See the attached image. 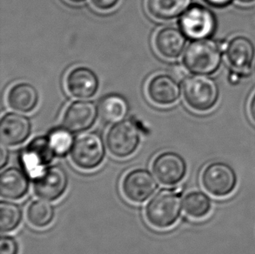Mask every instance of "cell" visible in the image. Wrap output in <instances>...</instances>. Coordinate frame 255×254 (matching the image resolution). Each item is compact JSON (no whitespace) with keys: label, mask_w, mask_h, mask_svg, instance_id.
Segmentation results:
<instances>
[{"label":"cell","mask_w":255,"mask_h":254,"mask_svg":"<svg viewBox=\"0 0 255 254\" xmlns=\"http://www.w3.org/2000/svg\"><path fill=\"white\" fill-rule=\"evenodd\" d=\"M182 206L179 189L159 190L145 206V220L156 229H167L174 226L179 220Z\"/></svg>","instance_id":"1"},{"label":"cell","mask_w":255,"mask_h":254,"mask_svg":"<svg viewBox=\"0 0 255 254\" xmlns=\"http://www.w3.org/2000/svg\"><path fill=\"white\" fill-rule=\"evenodd\" d=\"M221 61L222 46L208 38L191 42L183 55L186 68L194 74H213L220 68Z\"/></svg>","instance_id":"2"},{"label":"cell","mask_w":255,"mask_h":254,"mask_svg":"<svg viewBox=\"0 0 255 254\" xmlns=\"http://www.w3.org/2000/svg\"><path fill=\"white\" fill-rule=\"evenodd\" d=\"M182 93L188 107L197 112H208L219 100V87L213 78L204 74L187 77L183 83Z\"/></svg>","instance_id":"3"},{"label":"cell","mask_w":255,"mask_h":254,"mask_svg":"<svg viewBox=\"0 0 255 254\" xmlns=\"http://www.w3.org/2000/svg\"><path fill=\"white\" fill-rule=\"evenodd\" d=\"M70 156L78 168L92 171L98 168L106 157V146L102 137L93 131L84 132L73 142Z\"/></svg>","instance_id":"4"},{"label":"cell","mask_w":255,"mask_h":254,"mask_svg":"<svg viewBox=\"0 0 255 254\" xmlns=\"http://www.w3.org/2000/svg\"><path fill=\"white\" fill-rule=\"evenodd\" d=\"M200 182L211 195L225 198L235 192L238 178L230 165L222 162H212L201 172Z\"/></svg>","instance_id":"5"},{"label":"cell","mask_w":255,"mask_h":254,"mask_svg":"<svg viewBox=\"0 0 255 254\" xmlns=\"http://www.w3.org/2000/svg\"><path fill=\"white\" fill-rule=\"evenodd\" d=\"M106 142L111 154L114 157L128 158L138 149L140 132L132 121H121L112 126L107 132Z\"/></svg>","instance_id":"6"},{"label":"cell","mask_w":255,"mask_h":254,"mask_svg":"<svg viewBox=\"0 0 255 254\" xmlns=\"http://www.w3.org/2000/svg\"><path fill=\"white\" fill-rule=\"evenodd\" d=\"M181 31L186 37L196 39L208 38L217 27V19L212 10L200 4H193L181 15L179 19Z\"/></svg>","instance_id":"7"},{"label":"cell","mask_w":255,"mask_h":254,"mask_svg":"<svg viewBox=\"0 0 255 254\" xmlns=\"http://www.w3.org/2000/svg\"><path fill=\"white\" fill-rule=\"evenodd\" d=\"M33 191L37 197L48 201L61 199L69 186V176L61 165H49L33 178Z\"/></svg>","instance_id":"8"},{"label":"cell","mask_w":255,"mask_h":254,"mask_svg":"<svg viewBox=\"0 0 255 254\" xmlns=\"http://www.w3.org/2000/svg\"><path fill=\"white\" fill-rule=\"evenodd\" d=\"M158 183L148 170L132 169L124 176L121 182V191L130 202L143 203L156 192Z\"/></svg>","instance_id":"9"},{"label":"cell","mask_w":255,"mask_h":254,"mask_svg":"<svg viewBox=\"0 0 255 254\" xmlns=\"http://www.w3.org/2000/svg\"><path fill=\"white\" fill-rule=\"evenodd\" d=\"M152 169L158 181L168 186L181 182L187 172L186 160L174 151H164L157 155L152 161Z\"/></svg>","instance_id":"10"},{"label":"cell","mask_w":255,"mask_h":254,"mask_svg":"<svg viewBox=\"0 0 255 254\" xmlns=\"http://www.w3.org/2000/svg\"><path fill=\"white\" fill-rule=\"evenodd\" d=\"M57 156L48 137H35L22 154V160L28 175L35 178L52 163Z\"/></svg>","instance_id":"11"},{"label":"cell","mask_w":255,"mask_h":254,"mask_svg":"<svg viewBox=\"0 0 255 254\" xmlns=\"http://www.w3.org/2000/svg\"><path fill=\"white\" fill-rule=\"evenodd\" d=\"M99 116L96 105L89 100H77L68 106L63 115V127L72 132L88 130Z\"/></svg>","instance_id":"12"},{"label":"cell","mask_w":255,"mask_h":254,"mask_svg":"<svg viewBox=\"0 0 255 254\" xmlns=\"http://www.w3.org/2000/svg\"><path fill=\"white\" fill-rule=\"evenodd\" d=\"M31 132V121L26 116L8 113L0 121V139L7 146L23 144Z\"/></svg>","instance_id":"13"},{"label":"cell","mask_w":255,"mask_h":254,"mask_svg":"<svg viewBox=\"0 0 255 254\" xmlns=\"http://www.w3.org/2000/svg\"><path fill=\"white\" fill-rule=\"evenodd\" d=\"M146 93L152 103L171 106L179 100L181 89L177 79L167 74H158L149 80Z\"/></svg>","instance_id":"14"},{"label":"cell","mask_w":255,"mask_h":254,"mask_svg":"<svg viewBox=\"0 0 255 254\" xmlns=\"http://www.w3.org/2000/svg\"><path fill=\"white\" fill-rule=\"evenodd\" d=\"M66 86L72 96L86 100L96 94L99 89V79L93 70L85 66H78L68 72Z\"/></svg>","instance_id":"15"},{"label":"cell","mask_w":255,"mask_h":254,"mask_svg":"<svg viewBox=\"0 0 255 254\" xmlns=\"http://www.w3.org/2000/svg\"><path fill=\"white\" fill-rule=\"evenodd\" d=\"M30 187L27 173L24 170L10 166L0 174V194L4 199L19 200L26 195Z\"/></svg>","instance_id":"16"},{"label":"cell","mask_w":255,"mask_h":254,"mask_svg":"<svg viewBox=\"0 0 255 254\" xmlns=\"http://www.w3.org/2000/svg\"><path fill=\"white\" fill-rule=\"evenodd\" d=\"M153 42L159 55L166 59H177L186 46V35L177 28L166 26L157 31Z\"/></svg>","instance_id":"17"},{"label":"cell","mask_w":255,"mask_h":254,"mask_svg":"<svg viewBox=\"0 0 255 254\" xmlns=\"http://www.w3.org/2000/svg\"><path fill=\"white\" fill-rule=\"evenodd\" d=\"M229 65L238 72H249L255 59V48L249 38L238 36L233 38L226 47Z\"/></svg>","instance_id":"18"},{"label":"cell","mask_w":255,"mask_h":254,"mask_svg":"<svg viewBox=\"0 0 255 254\" xmlns=\"http://www.w3.org/2000/svg\"><path fill=\"white\" fill-rule=\"evenodd\" d=\"M6 100L12 110L18 113H31L38 105V91L29 83H17L8 91Z\"/></svg>","instance_id":"19"},{"label":"cell","mask_w":255,"mask_h":254,"mask_svg":"<svg viewBox=\"0 0 255 254\" xmlns=\"http://www.w3.org/2000/svg\"><path fill=\"white\" fill-rule=\"evenodd\" d=\"M98 109L99 117L104 123L114 125L125 121L129 112V105L124 97L110 94L100 100Z\"/></svg>","instance_id":"20"},{"label":"cell","mask_w":255,"mask_h":254,"mask_svg":"<svg viewBox=\"0 0 255 254\" xmlns=\"http://www.w3.org/2000/svg\"><path fill=\"white\" fill-rule=\"evenodd\" d=\"M192 3V0H146L149 14L159 20H169L181 16Z\"/></svg>","instance_id":"21"},{"label":"cell","mask_w":255,"mask_h":254,"mask_svg":"<svg viewBox=\"0 0 255 254\" xmlns=\"http://www.w3.org/2000/svg\"><path fill=\"white\" fill-rule=\"evenodd\" d=\"M26 218L31 226L38 229L49 227L55 218V207L45 199L32 200L26 210Z\"/></svg>","instance_id":"22"},{"label":"cell","mask_w":255,"mask_h":254,"mask_svg":"<svg viewBox=\"0 0 255 254\" xmlns=\"http://www.w3.org/2000/svg\"><path fill=\"white\" fill-rule=\"evenodd\" d=\"M212 203L204 192L193 191L187 193L183 199V210L187 216L194 220L204 219L210 213Z\"/></svg>","instance_id":"23"},{"label":"cell","mask_w":255,"mask_h":254,"mask_svg":"<svg viewBox=\"0 0 255 254\" xmlns=\"http://www.w3.org/2000/svg\"><path fill=\"white\" fill-rule=\"evenodd\" d=\"M22 220L23 211L18 204L7 200L0 202V230L3 234L16 230Z\"/></svg>","instance_id":"24"},{"label":"cell","mask_w":255,"mask_h":254,"mask_svg":"<svg viewBox=\"0 0 255 254\" xmlns=\"http://www.w3.org/2000/svg\"><path fill=\"white\" fill-rule=\"evenodd\" d=\"M72 131L63 128H58L52 130L48 137L56 155L64 156L71 151L73 147V139Z\"/></svg>","instance_id":"25"},{"label":"cell","mask_w":255,"mask_h":254,"mask_svg":"<svg viewBox=\"0 0 255 254\" xmlns=\"http://www.w3.org/2000/svg\"><path fill=\"white\" fill-rule=\"evenodd\" d=\"M0 254H19L17 240L10 235H3L0 241Z\"/></svg>","instance_id":"26"},{"label":"cell","mask_w":255,"mask_h":254,"mask_svg":"<svg viewBox=\"0 0 255 254\" xmlns=\"http://www.w3.org/2000/svg\"><path fill=\"white\" fill-rule=\"evenodd\" d=\"M120 0H91L93 6L100 10H107L113 9L117 5Z\"/></svg>","instance_id":"27"},{"label":"cell","mask_w":255,"mask_h":254,"mask_svg":"<svg viewBox=\"0 0 255 254\" xmlns=\"http://www.w3.org/2000/svg\"><path fill=\"white\" fill-rule=\"evenodd\" d=\"M9 158H10V153L7 150L6 145L1 144V146H0V168L3 169L5 167V165L9 161Z\"/></svg>","instance_id":"28"},{"label":"cell","mask_w":255,"mask_h":254,"mask_svg":"<svg viewBox=\"0 0 255 254\" xmlns=\"http://www.w3.org/2000/svg\"><path fill=\"white\" fill-rule=\"evenodd\" d=\"M172 77L176 79H186V70L181 65H175L172 68Z\"/></svg>","instance_id":"29"},{"label":"cell","mask_w":255,"mask_h":254,"mask_svg":"<svg viewBox=\"0 0 255 254\" xmlns=\"http://www.w3.org/2000/svg\"><path fill=\"white\" fill-rule=\"evenodd\" d=\"M211 6L216 7V8H223L228 6L232 3L233 0H205Z\"/></svg>","instance_id":"30"},{"label":"cell","mask_w":255,"mask_h":254,"mask_svg":"<svg viewBox=\"0 0 255 254\" xmlns=\"http://www.w3.org/2000/svg\"><path fill=\"white\" fill-rule=\"evenodd\" d=\"M249 112L250 115L252 118L253 121L255 123V93L253 96L252 100L250 101V106H249Z\"/></svg>","instance_id":"31"},{"label":"cell","mask_w":255,"mask_h":254,"mask_svg":"<svg viewBox=\"0 0 255 254\" xmlns=\"http://www.w3.org/2000/svg\"><path fill=\"white\" fill-rule=\"evenodd\" d=\"M239 2L243 3H250L255 2V0H238Z\"/></svg>","instance_id":"32"},{"label":"cell","mask_w":255,"mask_h":254,"mask_svg":"<svg viewBox=\"0 0 255 254\" xmlns=\"http://www.w3.org/2000/svg\"><path fill=\"white\" fill-rule=\"evenodd\" d=\"M70 2H72V3H82L84 1H86V0H68Z\"/></svg>","instance_id":"33"}]
</instances>
